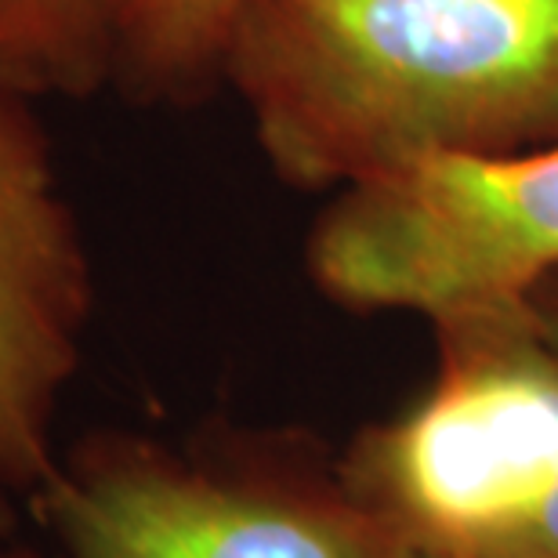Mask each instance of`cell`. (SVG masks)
<instances>
[{
	"label": "cell",
	"mask_w": 558,
	"mask_h": 558,
	"mask_svg": "<svg viewBox=\"0 0 558 558\" xmlns=\"http://www.w3.org/2000/svg\"><path fill=\"white\" fill-rule=\"evenodd\" d=\"M218 81L294 189L530 149L558 138V0H247Z\"/></svg>",
	"instance_id": "1"
},
{
	"label": "cell",
	"mask_w": 558,
	"mask_h": 558,
	"mask_svg": "<svg viewBox=\"0 0 558 558\" xmlns=\"http://www.w3.org/2000/svg\"><path fill=\"white\" fill-rule=\"evenodd\" d=\"M432 392L374 442L410 544L446 558H558V352L533 305L439 323Z\"/></svg>",
	"instance_id": "2"
},
{
	"label": "cell",
	"mask_w": 558,
	"mask_h": 558,
	"mask_svg": "<svg viewBox=\"0 0 558 558\" xmlns=\"http://www.w3.org/2000/svg\"><path fill=\"white\" fill-rule=\"evenodd\" d=\"M308 272L349 308L435 323L530 305L558 276V138L341 189L308 236Z\"/></svg>",
	"instance_id": "3"
},
{
	"label": "cell",
	"mask_w": 558,
	"mask_h": 558,
	"mask_svg": "<svg viewBox=\"0 0 558 558\" xmlns=\"http://www.w3.org/2000/svg\"><path fill=\"white\" fill-rule=\"evenodd\" d=\"M33 508L62 558H407L330 500L124 432L62 450Z\"/></svg>",
	"instance_id": "4"
},
{
	"label": "cell",
	"mask_w": 558,
	"mask_h": 558,
	"mask_svg": "<svg viewBox=\"0 0 558 558\" xmlns=\"http://www.w3.org/2000/svg\"><path fill=\"white\" fill-rule=\"evenodd\" d=\"M95 316V269L33 98L0 87V497L33 500Z\"/></svg>",
	"instance_id": "5"
},
{
	"label": "cell",
	"mask_w": 558,
	"mask_h": 558,
	"mask_svg": "<svg viewBox=\"0 0 558 558\" xmlns=\"http://www.w3.org/2000/svg\"><path fill=\"white\" fill-rule=\"evenodd\" d=\"M128 0H0V87L87 98L113 84Z\"/></svg>",
	"instance_id": "6"
},
{
	"label": "cell",
	"mask_w": 558,
	"mask_h": 558,
	"mask_svg": "<svg viewBox=\"0 0 558 558\" xmlns=\"http://www.w3.org/2000/svg\"><path fill=\"white\" fill-rule=\"evenodd\" d=\"M247 0H128L113 87L142 102H182L218 84V54Z\"/></svg>",
	"instance_id": "7"
},
{
	"label": "cell",
	"mask_w": 558,
	"mask_h": 558,
	"mask_svg": "<svg viewBox=\"0 0 558 558\" xmlns=\"http://www.w3.org/2000/svg\"><path fill=\"white\" fill-rule=\"evenodd\" d=\"M530 305L537 312V323H541V330L548 333L551 349L558 352V276L530 298Z\"/></svg>",
	"instance_id": "8"
},
{
	"label": "cell",
	"mask_w": 558,
	"mask_h": 558,
	"mask_svg": "<svg viewBox=\"0 0 558 558\" xmlns=\"http://www.w3.org/2000/svg\"><path fill=\"white\" fill-rule=\"evenodd\" d=\"M0 558H62L59 551H37V548H26V544L11 541L0 533Z\"/></svg>",
	"instance_id": "9"
},
{
	"label": "cell",
	"mask_w": 558,
	"mask_h": 558,
	"mask_svg": "<svg viewBox=\"0 0 558 558\" xmlns=\"http://www.w3.org/2000/svg\"><path fill=\"white\" fill-rule=\"evenodd\" d=\"M407 558H446V555H435V551L417 548V544H407Z\"/></svg>",
	"instance_id": "10"
}]
</instances>
